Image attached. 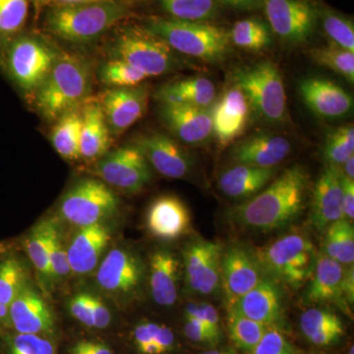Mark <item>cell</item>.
Returning a JSON list of instances; mask_svg holds the SVG:
<instances>
[{
    "mask_svg": "<svg viewBox=\"0 0 354 354\" xmlns=\"http://www.w3.org/2000/svg\"><path fill=\"white\" fill-rule=\"evenodd\" d=\"M91 1H95V0H44L43 3H55L59 6V4L85 3Z\"/></svg>",
    "mask_w": 354,
    "mask_h": 354,
    "instance_id": "cell-59",
    "label": "cell"
},
{
    "mask_svg": "<svg viewBox=\"0 0 354 354\" xmlns=\"http://www.w3.org/2000/svg\"><path fill=\"white\" fill-rule=\"evenodd\" d=\"M153 342L160 348V353L171 351L174 344V335L172 330L165 326L156 325L153 330Z\"/></svg>",
    "mask_w": 354,
    "mask_h": 354,
    "instance_id": "cell-52",
    "label": "cell"
},
{
    "mask_svg": "<svg viewBox=\"0 0 354 354\" xmlns=\"http://www.w3.org/2000/svg\"><path fill=\"white\" fill-rule=\"evenodd\" d=\"M109 58L131 65L148 78L171 73L181 66L167 41L145 27L121 28L109 46Z\"/></svg>",
    "mask_w": 354,
    "mask_h": 354,
    "instance_id": "cell-6",
    "label": "cell"
},
{
    "mask_svg": "<svg viewBox=\"0 0 354 354\" xmlns=\"http://www.w3.org/2000/svg\"><path fill=\"white\" fill-rule=\"evenodd\" d=\"M71 354H113L108 346L102 342L81 341L74 344Z\"/></svg>",
    "mask_w": 354,
    "mask_h": 354,
    "instance_id": "cell-53",
    "label": "cell"
},
{
    "mask_svg": "<svg viewBox=\"0 0 354 354\" xmlns=\"http://www.w3.org/2000/svg\"><path fill=\"white\" fill-rule=\"evenodd\" d=\"M162 8L174 19L205 22L215 16V0H160Z\"/></svg>",
    "mask_w": 354,
    "mask_h": 354,
    "instance_id": "cell-39",
    "label": "cell"
},
{
    "mask_svg": "<svg viewBox=\"0 0 354 354\" xmlns=\"http://www.w3.org/2000/svg\"><path fill=\"white\" fill-rule=\"evenodd\" d=\"M202 354H237L235 353L234 349H223V351H218V349H215V351H206V353Z\"/></svg>",
    "mask_w": 354,
    "mask_h": 354,
    "instance_id": "cell-60",
    "label": "cell"
},
{
    "mask_svg": "<svg viewBox=\"0 0 354 354\" xmlns=\"http://www.w3.org/2000/svg\"><path fill=\"white\" fill-rule=\"evenodd\" d=\"M342 174L341 167L327 165L314 186L311 221L323 232L335 221L342 220Z\"/></svg>",
    "mask_w": 354,
    "mask_h": 354,
    "instance_id": "cell-19",
    "label": "cell"
},
{
    "mask_svg": "<svg viewBox=\"0 0 354 354\" xmlns=\"http://www.w3.org/2000/svg\"><path fill=\"white\" fill-rule=\"evenodd\" d=\"M128 10L114 0L59 4L46 14L44 27L53 36L71 44H88L124 19Z\"/></svg>",
    "mask_w": 354,
    "mask_h": 354,
    "instance_id": "cell-3",
    "label": "cell"
},
{
    "mask_svg": "<svg viewBox=\"0 0 354 354\" xmlns=\"http://www.w3.org/2000/svg\"><path fill=\"white\" fill-rule=\"evenodd\" d=\"M342 211H344V220L353 223L354 218V180H351L344 174H342Z\"/></svg>",
    "mask_w": 354,
    "mask_h": 354,
    "instance_id": "cell-50",
    "label": "cell"
},
{
    "mask_svg": "<svg viewBox=\"0 0 354 354\" xmlns=\"http://www.w3.org/2000/svg\"><path fill=\"white\" fill-rule=\"evenodd\" d=\"M0 321L6 323H11L10 305L0 304Z\"/></svg>",
    "mask_w": 354,
    "mask_h": 354,
    "instance_id": "cell-58",
    "label": "cell"
},
{
    "mask_svg": "<svg viewBox=\"0 0 354 354\" xmlns=\"http://www.w3.org/2000/svg\"><path fill=\"white\" fill-rule=\"evenodd\" d=\"M147 227L156 239L174 241L189 232L191 216L178 197L165 195L151 204L147 213Z\"/></svg>",
    "mask_w": 354,
    "mask_h": 354,
    "instance_id": "cell-21",
    "label": "cell"
},
{
    "mask_svg": "<svg viewBox=\"0 0 354 354\" xmlns=\"http://www.w3.org/2000/svg\"><path fill=\"white\" fill-rule=\"evenodd\" d=\"M145 156L149 164L165 177L183 178L190 171L188 153L167 135L153 132L139 137L134 144Z\"/></svg>",
    "mask_w": 354,
    "mask_h": 354,
    "instance_id": "cell-18",
    "label": "cell"
},
{
    "mask_svg": "<svg viewBox=\"0 0 354 354\" xmlns=\"http://www.w3.org/2000/svg\"><path fill=\"white\" fill-rule=\"evenodd\" d=\"M184 333L190 341L197 342V344H216L221 339L214 335L204 324L192 317L185 316Z\"/></svg>",
    "mask_w": 354,
    "mask_h": 354,
    "instance_id": "cell-49",
    "label": "cell"
},
{
    "mask_svg": "<svg viewBox=\"0 0 354 354\" xmlns=\"http://www.w3.org/2000/svg\"><path fill=\"white\" fill-rule=\"evenodd\" d=\"M323 253L339 264L353 265L354 228L351 221L342 218L327 227Z\"/></svg>",
    "mask_w": 354,
    "mask_h": 354,
    "instance_id": "cell-34",
    "label": "cell"
},
{
    "mask_svg": "<svg viewBox=\"0 0 354 354\" xmlns=\"http://www.w3.org/2000/svg\"><path fill=\"white\" fill-rule=\"evenodd\" d=\"M344 265L320 253L317 256L315 268L312 274V281L307 290V301L312 304H337L344 311L348 312L349 305L344 299Z\"/></svg>",
    "mask_w": 354,
    "mask_h": 354,
    "instance_id": "cell-26",
    "label": "cell"
},
{
    "mask_svg": "<svg viewBox=\"0 0 354 354\" xmlns=\"http://www.w3.org/2000/svg\"><path fill=\"white\" fill-rule=\"evenodd\" d=\"M91 308L94 318L95 328L104 329L111 323V312L106 305L100 298L90 295Z\"/></svg>",
    "mask_w": 354,
    "mask_h": 354,
    "instance_id": "cell-51",
    "label": "cell"
},
{
    "mask_svg": "<svg viewBox=\"0 0 354 354\" xmlns=\"http://www.w3.org/2000/svg\"><path fill=\"white\" fill-rule=\"evenodd\" d=\"M251 354H298L279 328L270 327Z\"/></svg>",
    "mask_w": 354,
    "mask_h": 354,
    "instance_id": "cell-45",
    "label": "cell"
},
{
    "mask_svg": "<svg viewBox=\"0 0 354 354\" xmlns=\"http://www.w3.org/2000/svg\"><path fill=\"white\" fill-rule=\"evenodd\" d=\"M251 106L237 87L228 88L212 106L213 135L218 146L227 148L239 138L250 120Z\"/></svg>",
    "mask_w": 354,
    "mask_h": 354,
    "instance_id": "cell-16",
    "label": "cell"
},
{
    "mask_svg": "<svg viewBox=\"0 0 354 354\" xmlns=\"http://www.w3.org/2000/svg\"><path fill=\"white\" fill-rule=\"evenodd\" d=\"M92 66L87 58L75 53H60L41 87L35 93L39 113L57 120L65 113L82 108L92 88Z\"/></svg>",
    "mask_w": 354,
    "mask_h": 354,
    "instance_id": "cell-2",
    "label": "cell"
},
{
    "mask_svg": "<svg viewBox=\"0 0 354 354\" xmlns=\"http://www.w3.org/2000/svg\"><path fill=\"white\" fill-rule=\"evenodd\" d=\"M11 324L19 334H50L53 316L36 290L26 286L10 304Z\"/></svg>",
    "mask_w": 354,
    "mask_h": 354,
    "instance_id": "cell-24",
    "label": "cell"
},
{
    "mask_svg": "<svg viewBox=\"0 0 354 354\" xmlns=\"http://www.w3.org/2000/svg\"><path fill=\"white\" fill-rule=\"evenodd\" d=\"M26 286L24 267L15 258L0 263V304H12Z\"/></svg>",
    "mask_w": 354,
    "mask_h": 354,
    "instance_id": "cell-43",
    "label": "cell"
},
{
    "mask_svg": "<svg viewBox=\"0 0 354 354\" xmlns=\"http://www.w3.org/2000/svg\"><path fill=\"white\" fill-rule=\"evenodd\" d=\"M68 308L71 315L79 322L87 327H95L88 293H78L74 295L70 299Z\"/></svg>",
    "mask_w": 354,
    "mask_h": 354,
    "instance_id": "cell-48",
    "label": "cell"
},
{
    "mask_svg": "<svg viewBox=\"0 0 354 354\" xmlns=\"http://www.w3.org/2000/svg\"><path fill=\"white\" fill-rule=\"evenodd\" d=\"M160 118L167 129L189 145L204 143L213 135L212 108L187 104H162Z\"/></svg>",
    "mask_w": 354,
    "mask_h": 354,
    "instance_id": "cell-17",
    "label": "cell"
},
{
    "mask_svg": "<svg viewBox=\"0 0 354 354\" xmlns=\"http://www.w3.org/2000/svg\"><path fill=\"white\" fill-rule=\"evenodd\" d=\"M263 6L272 32L286 44L305 43L315 31L317 12L307 0H264Z\"/></svg>",
    "mask_w": 354,
    "mask_h": 354,
    "instance_id": "cell-11",
    "label": "cell"
},
{
    "mask_svg": "<svg viewBox=\"0 0 354 354\" xmlns=\"http://www.w3.org/2000/svg\"><path fill=\"white\" fill-rule=\"evenodd\" d=\"M109 241L111 232L102 223L81 227L67 248L71 272L86 274L94 271Z\"/></svg>",
    "mask_w": 354,
    "mask_h": 354,
    "instance_id": "cell-23",
    "label": "cell"
},
{
    "mask_svg": "<svg viewBox=\"0 0 354 354\" xmlns=\"http://www.w3.org/2000/svg\"><path fill=\"white\" fill-rule=\"evenodd\" d=\"M223 248L218 242L196 239L183 250L186 285L200 295L215 293L221 286V263Z\"/></svg>",
    "mask_w": 354,
    "mask_h": 354,
    "instance_id": "cell-12",
    "label": "cell"
},
{
    "mask_svg": "<svg viewBox=\"0 0 354 354\" xmlns=\"http://www.w3.org/2000/svg\"><path fill=\"white\" fill-rule=\"evenodd\" d=\"M227 309V329L237 348L251 351L270 327L244 316L234 307Z\"/></svg>",
    "mask_w": 354,
    "mask_h": 354,
    "instance_id": "cell-36",
    "label": "cell"
},
{
    "mask_svg": "<svg viewBox=\"0 0 354 354\" xmlns=\"http://www.w3.org/2000/svg\"><path fill=\"white\" fill-rule=\"evenodd\" d=\"M348 354H353V346H351V348H349Z\"/></svg>",
    "mask_w": 354,
    "mask_h": 354,
    "instance_id": "cell-61",
    "label": "cell"
},
{
    "mask_svg": "<svg viewBox=\"0 0 354 354\" xmlns=\"http://www.w3.org/2000/svg\"><path fill=\"white\" fill-rule=\"evenodd\" d=\"M290 151V141L285 137L261 133L235 144L230 157L237 165L276 167L288 158Z\"/></svg>",
    "mask_w": 354,
    "mask_h": 354,
    "instance_id": "cell-22",
    "label": "cell"
},
{
    "mask_svg": "<svg viewBox=\"0 0 354 354\" xmlns=\"http://www.w3.org/2000/svg\"><path fill=\"white\" fill-rule=\"evenodd\" d=\"M30 0H0V51L22 32Z\"/></svg>",
    "mask_w": 354,
    "mask_h": 354,
    "instance_id": "cell-37",
    "label": "cell"
},
{
    "mask_svg": "<svg viewBox=\"0 0 354 354\" xmlns=\"http://www.w3.org/2000/svg\"><path fill=\"white\" fill-rule=\"evenodd\" d=\"M262 267L255 254L244 247L232 245L223 249L221 263V286L225 305L232 306L263 279Z\"/></svg>",
    "mask_w": 354,
    "mask_h": 354,
    "instance_id": "cell-13",
    "label": "cell"
},
{
    "mask_svg": "<svg viewBox=\"0 0 354 354\" xmlns=\"http://www.w3.org/2000/svg\"><path fill=\"white\" fill-rule=\"evenodd\" d=\"M57 223L51 220L39 221L27 239V251L32 265L41 279L51 281L50 268V237Z\"/></svg>",
    "mask_w": 354,
    "mask_h": 354,
    "instance_id": "cell-35",
    "label": "cell"
},
{
    "mask_svg": "<svg viewBox=\"0 0 354 354\" xmlns=\"http://www.w3.org/2000/svg\"><path fill=\"white\" fill-rule=\"evenodd\" d=\"M156 97L162 104H187L209 109L215 104L216 90L209 79L196 77L165 84Z\"/></svg>",
    "mask_w": 354,
    "mask_h": 354,
    "instance_id": "cell-30",
    "label": "cell"
},
{
    "mask_svg": "<svg viewBox=\"0 0 354 354\" xmlns=\"http://www.w3.org/2000/svg\"><path fill=\"white\" fill-rule=\"evenodd\" d=\"M37 2H39V3H43L44 0H36Z\"/></svg>",
    "mask_w": 354,
    "mask_h": 354,
    "instance_id": "cell-62",
    "label": "cell"
},
{
    "mask_svg": "<svg viewBox=\"0 0 354 354\" xmlns=\"http://www.w3.org/2000/svg\"><path fill=\"white\" fill-rule=\"evenodd\" d=\"M339 167H341V171L344 176L354 180V156L348 158Z\"/></svg>",
    "mask_w": 354,
    "mask_h": 354,
    "instance_id": "cell-57",
    "label": "cell"
},
{
    "mask_svg": "<svg viewBox=\"0 0 354 354\" xmlns=\"http://www.w3.org/2000/svg\"><path fill=\"white\" fill-rule=\"evenodd\" d=\"M50 268L51 281H62L71 272L67 249L62 243L57 225H55L50 237Z\"/></svg>",
    "mask_w": 354,
    "mask_h": 354,
    "instance_id": "cell-44",
    "label": "cell"
},
{
    "mask_svg": "<svg viewBox=\"0 0 354 354\" xmlns=\"http://www.w3.org/2000/svg\"><path fill=\"white\" fill-rule=\"evenodd\" d=\"M323 158L327 165L342 167L351 156H354V127L346 125L333 130L328 134L323 146Z\"/></svg>",
    "mask_w": 354,
    "mask_h": 354,
    "instance_id": "cell-40",
    "label": "cell"
},
{
    "mask_svg": "<svg viewBox=\"0 0 354 354\" xmlns=\"http://www.w3.org/2000/svg\"><path fill=\"white\" fill-rule=\"evenodd\" d=\"M145 28L167 41L176 53L208 64H221L230 53V34L209 23L155 17Z\"/></svg>",
    "mask_w": 354,
    "mask_h": 354,
    "instance_id": "cell-4",
    "label": "cell"
},
{
    "mask_svg": "<svg viewBox=\"0 0 354 354\" xmlns=\"http://www.w3.org/2000/svg\"><path fill=\"white\" fill-rule=\"evenodd\" d=\"M298 90L310 111L326 120L342 118L353 109L351 95L327 79H304L298 85Z\"/></svg>",
    "mask_w": 354,
    "mask_h": 354,
    "instance_id": "cell-20",
    "label": "cell"
},
{
    "mask_svg": "<svg viewBox=\"0 0 354 354\" xmlns=\"http://www.w3.org/2000/svg\"><path fill=\"white\" fill-rule=\"evenodd\" d=\"M302 334L311 344L327 346L335 344L344 334L341 319L330 310L311 308L300 317Z\"/></svg>",
    "mask_w": 354,
    "mask_h": 354,
    "instance_id": "cell-31",
    "label": "cell"
},
{
    "mask_svg": "<svg viewBox=\"0 0 354 354\" xmlns=\"http://www.w3.org/2000/svg\"><path fill=\"white\" fill-rule=\"evenodd\" d=\"M100 81L109 88H128L141 85L148 79L131 65L115 58H109L99 68Z\"/></svg>",
    "mask_w": 354,
    "mask_h": 354,
    "instance_id": "cell-38",
    "label": "cell"
},
{
    "mask_svg": "<svg viewBox=\"0 0 354 354\" xmlns=\"http://www.w3.org/2000/svg\"><path fill=\"white\" fill-rule=\"evenodd\" d=\"M94 171L104 183L129 193L139 192L152 180L151 165L135 145L109 151L97 160Z\"/></svg>",
    "mask_w": 354,
    "mask_h": 354,
    "instance_id": "cell-10",
    "label": "cell"
},
{
    "mask_svg": "<svg viewBox=\"0 0 354 354\" xmlns=\"http://www.w3.org/2000/svg\"><path fill=\"white\" fill-rule=\"evenodd\" d=\"M150 290L160 306H171L178 297L179 261L169 250L156 251L150 260Z\"/></svg>",
    "mask_w": 354,
    "mask_h": 354,
    "instance_id": "cell-29",
    "label": "cell"
},
{
    "mask_svg": "<svg viewBox=\"0 0 354 354\" xmlns=\"http://www.w3.org/2000/svg\"><path fill=\"white\" fill-rule=\"evenodd\" d=\"M135 344H136L138 351L143 348L147 344L153 342V335L152 330L149 327L148 322L139 324L135 328L134 333Z\"/></svg>",
    "mask_w": 354,
    "mask_h": 354,
    "instance_id": "cell-54",
    "label": "cell"
},
{
    "mask_svg": "<svg viewBox=\"0 0 354 354\" xmlns=\"http://www.w3.org/2000/svg\"><path fill=\"white\" fill-rule=\"evenodd\" d=\"M235 86L246 95L251 109L271 123L286 116V94L283 76L274 62H261L241 67L234 74Z\"/></svg>",
    "mask_w": 354,
    "mask_h": 354,
    "instance_id": "cell-8",
    "label": "cell"
},
{
    "mask_svg": "<svg viewBox=\"0 0 354 354\" xmlns=\"http://www.w3.org/2000/svg\"><path fill=\"white\" fill-rule=\"evenodd\" d=\"M344 299L348 305L353 304L354 299V269L353 265L348 266L344 269Z\"/></svg>",
    "mask_w": 354,
    "mask_h": 354,
    "instance_id": "cell-55",
    "label": "cell"
},
{
    "mask_svg": "<svg viewBox=\"0 0 354 354\" xmlns=\"http://www.w3.org/2000/svg\"><path fill=\"white\" fill-rule=\"evenodd\" d=\"M8 354H55L53 344L39 335L19 334L11 342Z\"/></svg>",
    "mask_w": 354,
    "mask_h": 354,
    "instance_id": "cell-46",
    "label": "cell"
},
{
    "mask_svg": "<svg viewBox=\"0 0 354 354\" xmlns=\"http://www.w3.org/2000/svg\"><path fill=\"white\" fill-rule=\"evenodd\" d=\"M149 92L144 86L109 88L101 95L99 104L111 132L122 134L143 118L148 108Z\"/></svg>",
    "mask_w": 354,
    "mask_h": 354,
    "instance_id": "cell-15",
    "label": "cell"
},
{
    "mask_svg": "<svg viewBox=\"0 0 354 354\" xmlns=\"http://www.w3.org/2000/svg\"><path fill=\"white\" fill-rule=\"evenodd\" d=\"M324 32L330 44L354 53L353 22L346 16L325 9L321 15Z\"/></svg>",
    "mask_w": 354,
    "mask_h": 354,
    "instance_id": "cell-42",
    "label": "cell"
},
{
    "mask_svg": "<svg viewBox=\"0 0 354 354\" xmlns=\"http://www.w3.org/2000/svg\"><path fill=\"white\" fill-rule=\"evenodd\" d=\"M111 133L99 102L84 104L80 158L88 162L101 160L111 147Z\"/></svg>",
    "mask_w": 354,
    "mask_h": 354,
    "instance_id": "cell-28",
    "label": "cell"
},
{
    "mask_svg": "<svg viewBox=\"0 0 354 354\" xmlns=\"http://www.w3.org/2000/svg\"><path fill=\"white\" fill-rule=\"evenodd\" d=\"M143 262L125 248H114L102 261L97 272L102 290L118 297H130L139 290L144 279Z\"/></svg>",
    "mask_w": 354,
    "mask_h": 354,
    "instance_id": "cell-14",
    "label": "cell"
},
{
    "mask_svg": "<svg viewBox=\"0 0 354 354\" xmlns=\"http://www.w3.org/2000/svg\"><path fill=\"white\" fill-rule=\"evenodd\" d=\"M118 205V198L108 184L97 178L81 179L65 193L59 215L70 225L85 227L111 218Z\"/></svg>",
    "mask_w": 354,
    "mask_h": 354,
    "instance_id": "cell-9",
    "label": "cell"
},
{
    "mask_svg": "<svg viewBox=\"0 0 354 354\" xmlns=\"http://www.w3.org/2000/svg\"><path fill=\"white\" fill-rule=\"evenodd\" d=\"M230 307L268 327L279 328L283 317L281 290L274 281L268 278L261 279L255 288Z\"/></svg>",
    "mask_w": 354,
    "mask_h": 354,
    "instance_id": "cell-25",
    "label": "cell"
},
{
    "mask_svg": "<svg viewBox=\"0 0 354 354\" xmlns=\"http://www.w3.org/2000/svg\"><path fill=\"white\" fill-rule=\"evenodd\" d=\"M312 59L317 64L327 67L344 77L348 82L354 81V53L342 50L330 44L329 46L314 48L310 51Z\"/></svg>",
    "mask_w": 354,
    "mask_h": 354,
    "instance_id": "cell-41",
    "label": "cell"
},
{
    "mask_svg": "<svg viewBox=\"0 0 354 354\" xmlns=\"http://www.w3.org/2000/svg\"><path fill=\"white\" fill-rule=\"evenodd\" d=\"M254 254L263 271L292 288L311 278L318 256L312 242L297 232L283 235Z\"/></svg>",
    "mask_w": 354,
    "mask_h": 354,
    "instance_id": "cell-7",
    "label": "cell"
},
{
    "mask_svg": "<svg viewBox=\"0 0 354 354\" xmlns=\"http://www.w3.org/2000/svg\"><path fill=\"white\" fill-rule=\"evenodd\" d=\"M59 55L60 51L48 39L24 32L0 51L7 76L25 94L37 92Z\"/></svg>",
    "mask_w": 354,
    "mask_h": 354,
    "instance_id": "cell-5",
    "label": "cell"
},
{
    "mask_svg": "<svg viewBox=\"0 0 354 354\" xmlns=\"http://www.w3.org/2000/svg\"><path fill=\"white\" fill-rule=\"evenodd\" d=\"M230 39L241 50L262 51L271 48L272 30L259 18H246L237 21L230 32Z\"/></svg>",
    "mask_w": 354,
    "mask_h": 354,
    "instance_id": "cell-33",
    "label": "cell"
},
{
    "mask_svg": "<svg viewBox=\"0 0 354 354\" xmlns=\"http://www.w3.org/2000/svg\"><path fill=\"white\" fill-rule=\"evenodd\" d=\"M221 1L241 10H252L262 6L264 0H221Z\"/></svg>",
    "mask_w": 354,
    "mask_h": 354,
    "instance_id": "cell-56",
    "label": "cell"
},
{
    "mask_svg": "<svg viewBox=\"0 0 354 354\" xmlns=\"http://www.w3.org/2000/svg\"><path fill=\"white\" fill-rule=\"evenodd\" d=\"M308 185L304 167L292 165L255 196L230 209L228 216L247 230L274 232L290 225L301 214Z\"/></svg>",
    "mask_w": 354,
    "mask_h": 354,
    "instance_id": "cell-1",
    "label": "cell"
},
{
    "mask_svg": "<svg viewBox=\"0 0 354 354\" xmlns=\"http://www.w3.org/2000/svg\"><path fill=\"white\" fill-rule=\"evenodd\" d=\"M82 130V108L65 113L55 120L51 130L50 141L60 157L67 160L80 158V139Z\"/></svg>",
    "mask_w": 354,
    "mask_h": 354,
    "instance_id": "cell-32",
    "label": "cell"
},
{
    "mask_svg": "<svg viewBox=\"0 0 354 354\" xmlns=\"http://www.w3.org/2000/svg\"><path fill=\"white\" fill-rule=\"evenodd\" d=\"M204 324L214 335L221 339V321L215 307L209 304H190L186 307V315Z\"/></svg>",
    "mask_w": 354,
    "mask_h": 354,
    "instance_id": "cell-47",
    "label": "cell"
},
{
    "mask_svg": "<svg viewBox=\"0 0 354 354\" xmlns=\"http://www.w3.org/2000/svg\"><path fill=\"white\" fill-rule=\"evenodd\" d=\"M276 176V167L237 165L221 174L218 188L232 199L248 200L269 185Z\"/></svg>",
    "mask_w": 354,
    "mask_h": 354,
    "instance_id": "cell-27",
    "label": "cell"
}]
</instances>
